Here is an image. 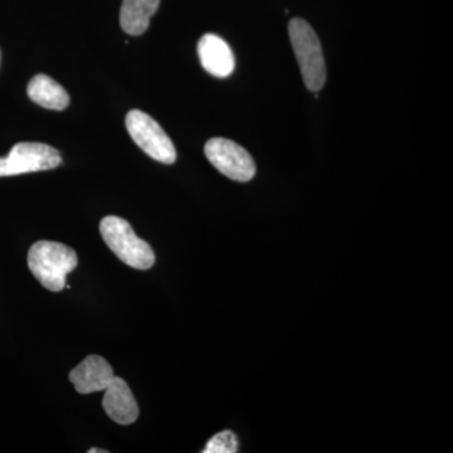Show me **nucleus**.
<instances>
[{"label": "nucleus", "instance_id": "nucleus-4", "mask_svg": "<svg viewBox=\"0 0 453 453\" xmlns=\"http://www.w3.org/2000/svg\"><path fill=\"white\" fill-rule=\"evenodd\" d=\"M127 129L135 144L157 162L174 164L177 150L163 127L148 113L131 110L125 119Z\"/></svg>", "mask_w": 453, "mask_h": 453}, {"label": "nucleus", "instance_id": "nucleus-1", "mask_svg": "<svg viewBox=\"0 0 453 453\" xmlns=\"http://www.w3.org/2000/svg\"><path fill=\"white\" fill-rule=\"evenodd\" d=\"M79 264L71 247L50 241L33 244L28 252V266L33 276L50 291L64 290L65 279Z\"/></svg>", "mask_w": 453, "mask_h": 453}, {"label": "nucleus", "instance_id": "nucleus-11", "mask_svg": "<svg viewBox=\"0 0 453 453\" xmlns=\"http://www.w3.org/2000/svg\"><path fill=\"white\" fill-rule=\"evenodd\" d=\"M159 4L160 0H124L120 12L122 31L130 35H144Z\"/></svg>", "mask_w": 453, "mask_h": 453}, {"label": "nucleus", "instance_id": "nucleus-3", "mask_svg": "<svg viewBox=\"0 0 453 453\" xmlns=\"http://www.w3.org/2000/svg\"><path fill=\"white\" fill-rule=\"evenodd\" d=\"M100 232L109 249L127 266L136 270H149L154 266L153 249L135 234L127 220L107 216L101 220Z\"/></svg>", "mask_w": 453, "mask_h": 453}, {"label": "nucleus", "instance_id": "nucleus-2", "mask_svg": "<svg viewBox=\"0 0 453 453\" xmlns=\"http://www.w3.org/2000/svg\"><path fill=\"white\" fill-rule=\"evenodd\" d=\"M288 33L306 88L312 92L320 91L326 81V67L323 47L318 35L312 27L301 18L291 20Z\"/></svg>", "mask_w": 453, "mask_h": 453}, {"label": "nucleus", "instance_id": "nucleus-12", "mask_svg": "<svg viewBox=\"0 0 453 453\" xmlns=\"http://www.w3.org/2000/svg\"><path fill=\"white\" fill-rule=\"evenodd\" d=\"M238 452V440L234 432L223 431L211 438L203 453Z\"/></svg>", "mask_w": 453, "mask_h": 453}, {"label": "nucleus", "instance_id": "nucleus-10", "mask_svg": "<svg viewBox=\"0 0 453 453\" xmlns=\"http://www.w3.org/2000/svg\"><path fill=\"white\" fill-rule=\"evenodd\" d=\"M27 92L33 103L44 109L62 111L70 104L67 91L47 74L42 73L33 77L28 83Z\"/></svg>", "mask_w": 453, "mask_h": 453}, {"label": "nucleus", "instance_id": "nucleus-9", "mask_svg": "<svg viewBox=\"0 0 453 453\" xmlns=\"http://www.w3.org/2000/svg\"><path fill=\"white\" fill-rule=\"evenodd\" d=\"M103 407L107 416L119 425H131L138 419L139 405L127 381L113 377L111 383L105 389Z\"/></svg>", "mask_w": 453, "mask_h": 453}, {"label": "nucleus", "instance_id": "nucleus-5", "mask_svg": "<svg viewBox=\"0 0 453 453\" xmlns=\"http://www.w3.org/2000/svg\"><path fill=\"white\" fill-rule=\"evenodd\" d=\"M61 164V154L52 146L42 142H18L8 157H0V177L56 169Z\"/></svg>", "mask_w": 453, "mask_h": 453}, {"label": "nucleus", "instance_id": "nucleus-14", "mask_svg": "<svg viewBox=\"0 0 453 453\" xmlns=\"http://www.w3.org/2000/svg\"><path fill=\"white\" fill-rule=\"evenodd\" d=\"M0 59H2V55H0Z\"/></svg>", "mask_w": 453, "mask_h": 453}, {"label": "nucleus", "instance_id": "nucleus-6", "mask_svg": "<svg viewBox=\"0 0 453 453\" xmlns=\"http://www.w3.org/2000/svg\"><path fill=\"white\" fill-rule=\"evenodd\" d=\"M204 153L211 165L232 180L250 181L256 174L251 155L237 142L225 138L208 140Z\"/></svg>", "mask_w": 453, "mask_h": 453}, {"label": "nucleus", "instance_id": "nucleus-8", "mask_svg": "<svg viewBox=\"0 0 453 453\" xmlns=\"http://www.w3.org/2000/svg\"><path fill=\"white\" fill-rule=\"evenodd\" d=\"M113 377L111 365L100 356H88L70 372L71 383L81 395L105 390Z\"/></svg>", "mask_w": 453, "mask_h": 453}, {"label": "nucleus", "instance_id": "nucleus-13", "mask_svg": "<svg viewBox=\"0 0 453 453\" xmlns=\"http://www.w3.org/2000/svg\"><path fill=\"white\" fill-rule=\"evenodd\" d=\"M88 453H106L105 449H88Z\"/></svg>", "mask_w": 453, "mask_h": 453}, {"label": "nucleus", "instance_id": "nucleus-7", "mask_svg": "<svg viewBox=\"0 0 453 453\" xmlns=\"http://www.w3.org/2000/svg\"><path fill=\"white\" fill-rule=\"evenodd\" d=\"M198 56L202 67L211 76L226 79L234 71V52L219 35L211 33L203 35L198 42Z\"/></svg>", "mask_w": 453, "mask_h": 453}]
</instances>
